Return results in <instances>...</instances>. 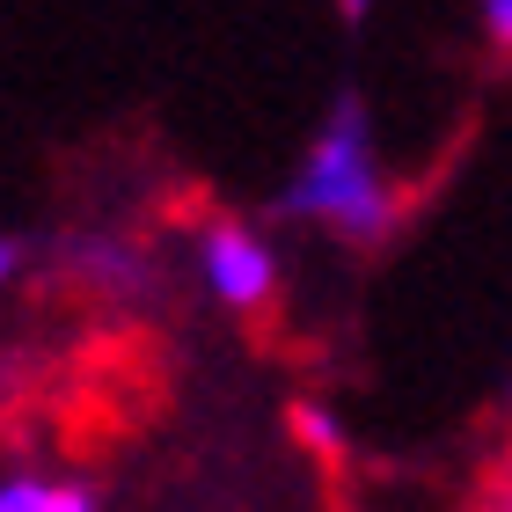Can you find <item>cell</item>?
Returning <instances> with one entry per match:
<instances>
[{"mask_svg": "<svg viewBox=\"0 0 512 512\" xmlns=\"http://www.w3.org/2000/svg\"><path fill=\"white\" fill-rule=\"evenodd\" d=\"M278 220L322 227V235H337L352 249H374L403 227V183L388 176L374 110H366L359 88H337L330 96L315 139L300 147L293 183L278 191Z\"/></svg>", "mask_w": 512, "mask_h": 512, "instance_id": "cell-1", "label": "cell"}, {"mask_svg": "<svg viewBox=\"0 0 512 512\" xmlns=\"http://www.w3.org/2000/svg\"><path fill=\"white\" fill-rule=\"evenodd\" d=\"M44 271L59 293H81L96 308H139L161 293V249L139 227H74L44 249Z\"/></svg>", "mask_w": 512, "mask_h": 512, "instance_id": "cell-2", "label": "cell"}, {"mask_svg": "<svg viewBox=\"0 0 512 512\" xmlns=\"http://www.w3.org/2000/svg\"><path fill=\"white\" fill-rule=\"evenodd\" d=\"M191 256H198V286L213 293L227 315H264L278 300V249L256 235L249 220L205 213L198 235H191Z\"/></svg>", "mask_w": 512, "mask_h": 512, "instance_id": "cell-3", "label": "cell"}, {"mask_svg": "<svg viewBox=\"0 0 512 512\" xmlns=\"http://www.w3.org/2000/svg\"><path fill=\"white\" fill-rule=\"evenodd\" d=\"M0 512H96V491L66 476H0Z\"/></svg>", "mask_w": 512, "mask_h": 512, "instance_id": "cell-4", "label": "cell"}, {"mask_svg": "<svg viewBox=\"0 0 512 512\" xmlns=\"http://www.w3.org/2000/svg\"><path fill=\"white\" fill-rule=\"evenodd\" d=\"M286 425H293V439H300V447H308V454L322 461V469L352 454V432H344V417H337L330 403H293V417H286Z\"/></svg>", "mask_w": 512, "mask_h": 512, "instance_id": "cell-5", "label": "cell"}, {"mask_svg": "<svg viewBox=\"0 0 512 512\" xmlns=\"http://www.w3.org/2000/svg\"><path fill=\"white\" fill-rule=\"evenodd\" d=\"M469 512H512V439L498 447V461L483 469V483H476V505Z\"/></svg>", "mask_w": 512, "mask_h": 512, "instance_id": "cell-6", "label": "cell"}, {"mask_svg": "<svg viewBox=\"0 0 512 512\" xmlns=\"http://www.w3.org/2000/svg\"><path fill=\"white\" fill-rule=\"evenodd\" d=\"M483 8V37H491V52L512 59V0H476Z\"/></svg>", "mask_w": 512, "mask_h": 512, "instance_id": "cell-7", "label": "cell"}, {"mask_svg": "<svg viewBox=\"0 0 512 512\" xmlns=\"http://www.w3.org/2000/svg\"><path fill=\"white\" fill-rule=\"evenodd\" d=\"M22 256H30V249H22L15 235H0V293H8V286H15V271H22Z\"/></svg>", "mask_w": 512, "mask_h": 512, "instance_id": "cell-8", "label": "cell"}, {"mask_svg": "<svg viewBox=\"0 0 512 512\" xmlns=\"http://www.w3.org/2000/svg\"><path fill=\"white\" fill-rule=\"evenodd\" d=\"M337 15L344 22H366V15H374V0H337Z\"/></svg>", "mask_w": 512, "mask_h": 512, "instance_id": "cell-9", "label": "cell"}]
</instances>
